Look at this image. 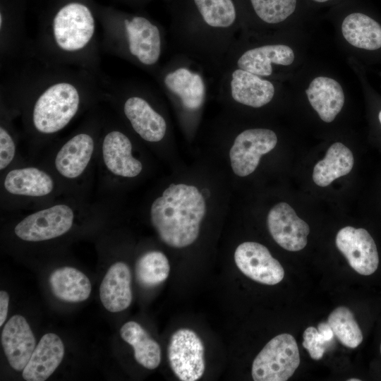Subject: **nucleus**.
<instances>
[{"mask_svg": "<svg viewBox=\"0 0 381 381\" xmlns=\"http://www.w3.org/2000/svg\"><path fill=\"white\" fill-rule=\"evenodd\" d=\"M64 345L54 333H47L37 344L23 370L27 381H44L49 378L61 363L64 356Z\"/></svg>", "mask_w": 381, "mask_h": 381, "instance_id": "19", "label": "nucleus"}, {"mask_svg": "<svg viewBox=\"0 0 381 381\" xmlns=\"http://www.w3.org/2000/svg\"><path fill=\"white\" fill-rule=\"evenodd\" d=\"M205 212V200L197 187L172 183L152 202L150 220L165 244L181 248L197 240Z\"/></svg>", "mask_w": 381, "mask_h": 381, "instance_id": "4", "label": "nucleus"}, {"mask_svg": "<svg viewBox=\"0 0 381 381\" xmlns=\"http://www.w3.org/2000/svg\"><path fill=\"white\" fill-rule=\"evenodd\" d=\"M253 15L265 25L282 23L294 14L298 0H248Z\"/></svg>", "mask_w": 381, "mask_h": 381, "instance_id": "29", "label": "nucleus"}, {"mask_svg": "<svg viewBox=\"0 0 381 381\" xmlns=\"http://www.w3.org/2000/svg\"><path fill=\"white\" fill-rule=\"evenodd\" d=\"M16 152L13 138L8 128L4 124L0 126V169H6L13 161Z\"/></svg>", "mask_w": 381, "mask_h": 381, "instance_id": "31", "label": "nucleus"}, {"mask_svg": "<svg viewBox=\"0 0 381 381\" xmlns=\"http://www.w3.org/2000/svg\"><path fill=\"white\" fill-rule=\"evenodd\" d=\"M99 298L109 312L117 313L132 302L131 272L123 262L114 263L107 270L99 286Z\"/></svg>", "mask_w": 381, "mask_h": 381, "instance_id": "20", "label": "nucleus"}, {"mask_svg": "<svg viewBox=\"0 0 381 381\" xmlns=\"http://www.w3.org/2000/svg\"><path fill=\"white\" fill-rule=\"evenodd\" d=\"M327 323L334 334L345 346L355 349L363 341V334L353 313L346 307L339 306L329 315Z\"/></svg>", "mask_w": 381, "mask_h": 381, "instance_id": "28", "label": "nucleus"}, {"mask_svg": "<svg viewBox=\"0 0 381 381\" xmlns=\"http://www.w3.org/2000/svg\"><path fill=\"white\" fill-rule=\"evenodd\" d=\"M218 95L228 104L259 109L270 104L276 93L266 78L235 68H224L218 76Z\"/></svg>", "mask_w": 381, "mask_h": 381, "instance_id": "7", "label": "nucleus"}, {"mask_svg": "<svg viewBox=\"0 0 381 381\" xmlns=\"http://www.w3.org/2000/svg\"><path fill=\"white\" fill-rule=\"evenodd\" d=\"M135 271L138 282L143 287L152 288L159 285L168 278L170 265L162 252L151 250L138 259Z\"/></svg>", "mask_w": 381, "mask_h": 381, "instance_id": "27", "label": "nucleus"}, {"mask_svg": "<svg viewBox=\"0 0 381 381\" xmlns=\"http://www.w3.org/2000/svg\"><path fill=\"white\" fill-rule=\"evenodd\" d=\"M168 359L176 376L182 381H196L205 370V347L202 339L193 330L181 328L171 337Z\"/></svg>", "mask_w": 381, "mask_h": 381, "instance_id": "10", "label": "nucleus"}, {"mask_svg": "<svg viewBox=\"0 0 381 381\" xmlns=\"http://www.w3.org/2000/svg\"><path fill=\"white\" fill-rule=\"evenodd\" d=\"M1 341L11 367L23 371L36 347L34 334L23 316L15 315L8 320L1 332Z\"/></svg>", "mask_w": 381, "mask_h": 381, "instance_id": "16", "label": "nucleus"}, {"mask_svg": "<svg viewBox=\"0 0 381 381\" xmlns=\"http://www.w3.org/2000/svg\"><path fill=\"white\" fill-rule=\"evenodd\" d=\"M300 364L298 347L288 333L272 338L255 358L251 374L255 381H286Z\"/></svg>", "mask_w": 381, "mask_h": 381, "instance_id": "8", "label": "nucleus"}, {"mask_svg": "<svg viewBox=\"0 0 381 381\" xmlns=\"http://www.w3.org/2000/svg\"><path fill=\"white\" fill-rule=\"evenodd\" d=\"M277 143V134L269 128H253L240 132L229 150L234 173L241 177L252 174L261 157L273 150Z\"/></svg>", "mask_w": 381, "mask_h": 381, "instance_id": "11", "label": "nucleus"}, {"mask_svg": "<svg viewBox=\"0 0 381 381\" xmlns=\"http://www.w3.org/2000/svg\"><path fill=\"white\" fill-rule=\"evenodd\" d=\"M102 19V52L120 58L154 76L167 48L164 28L143 15L108 13Z\"/></svg>", "mask_w": 381, "mask_h": 381, "instance_id": "3", "label": "nucleus"}, {"mask_svg": "<svg viewBox=\"0 0 381 381\" xmlns=\"http://www.w3.org/2000/svg\"><path fill=\"white\" fill-rule=\"evenodd\" d=\"M169 31L174 52L193 59L218 77L240 25L234 0H189Z\"/></svg>", "mask_w": 381, "mask_h": 381, "instance_id": "2", "label": "nucleus"}, {"mask_svg": "<svg viewBox=\"0 0 381 381\" xmlns=\"http://www.w3.org/2000/svg\"><path fill=\"white\" fill-rule=\"evenodd\" d=\"M73 220L72 208L59 204L28 215L16 224L14 233L25 241L50 240L68 231Z\"/></svg>", "mask_w": 381, "mask_h": 381, "instance_id": "12", "label": "nucleus"}, {"mask_svg": "<svg viewBox=\"0 0 381 381\" xmlns=\"http://www.w3.org/2000/svg\"><path fill=\"white\" fill-rule=\"evenodd\" d=\"M317 329L323 337V338L330 344L333 340L334 334L327 322L319 323Z\"/></svg>", "mask_w": 381, "mask_h": 381, "instance_id": "33", "label": "nucleus"}, {"mask_svg": "<svg viewBox=\"0 0 381 381\" xmlns=\"http://www.w3.org/2000/svg\"><path fill=\"white\" fill-rule=\"evenodd\" d=\"M52 177L35 167L11 170L6 176L4 186L13 195L41 197L49 194L54 188Z\"/></svg>", "mask_w": 381, "mask_h": 381, "instance_id": "22", "label": "nucleus"}, {"mask_svg": "<svg viewBox=\"0 0 381 381\" xmlns=\"http://www.w3.org/2000/svg\"><path fill=\"white\" fill-rule=\"evenodd\" d=\"M267 224L271 236L284 249L298 251L306 247L309 226L289 204L282 202L274 205L267 214Z\"/></svg>", "mask_w": 381, "mask_h": 381, "instance_id": "15", "label": "nucleus"}, {"mask_svg": "<svg viewBox=\"0 0 381 381\" xmlns=\"http://www.w3.org/2000/svg\"><path fill=\"white\" fill-rule=\"evenodd\" d=\"M303 337V346L307 349L310 357L316 361L321 359L329 344L314 327L306 328Z\"/></svg>", "mask_w": 381, "mask_h": 381, "instance_id": "30", "label": "nucleus"}, {"mask_svg": "<svg viewBox=\"0 0 381 381\" xmlns=\"http://www.w3.org/2000/svg\"><path fill=\"white\" fill-rule=\"evenodd\" d=\"M336 246L349 265L358 274L370 275L377 269V247L365 229L350 226L341 229L336 236Z\"/></svg>", "mask_w": 381, "mask_h": 381, "instance_id": "14", "label": "nucleus"}, {"mask_svg": "<svg viewBox=\"0 0 381 381\" xmlns=\"http://www.w3.org/2000/svg\"><path fill=\"white\" fill-rule=\"evenodd\" d=\"M378 118H379L380 123L381 124V111L379 113Z\"/></svg>", "mask_w": 381, "mask_h": 381, "instance_id": "36", "label": "nucleus"}, {"mask_svg": "<svg viewBox=\"0 0 381 381\" xmlns=\"http://www.w3.org/2000/svg\"><path fill=\"white\" fill-rule=\"evenodd\" d=\"M95 148L93 135L83 131L70 138L57 152L54 164L57 171L67 179L80 176L87 167Z\"/></svg>", "mask_w": 381, "mask_h": 381, "instance_id": "18", "label": "nucleus"}, {"mask_svg": "<svg viewBox=\"0 0 381 381\" xmlns=\"http://www.w3.org/2000/svg\"><path fill=\"white\" fill-rule=\"evenodd\" d=\"M380 353H381V344H380Z\"/></svg>", "mask_w": 381, "mask_h": 381, "instance_id": "37", "label": "nucleus"}, {"mask_svg": "<svg viewBox=\"0 0 381 381\" xmlns=\"http://www.w3.org/2000/svg\"><path fill=\"white\" fill-rule=\"evenodd\" d=\"M353 163L351 151L344 144L335 143L329 147L325 158L315 166L313 181L319 186H327L335 179L348 174Z\"/></svg>", "mask_w": 381, "mask_h": 381, "instance_id": "25", "label": "nucleus"}, {"mask_svg": "<svg viewBox=\"0 0 381 381\" xmlns=\"http://www.w3.org/2000/svg\"><path fill=\"white\" fill-rule=\"evenodd\" d=\"M1 99L20 107L28 130L51 135L66 127L85 106L104 99L99 75L48 65L32 56L1 66Z\"/></svg>", "mask_w": 381, "mask_h": 381, "instance_id": "1", "label": "nucleus"}, {"mask_svg": "<svg viewBox=\"0 0 381 381\" xmlns=\"http://www.w3.org/2000/svg\"><path fill=\"white\" fill-rule=\"evenodd\" d=\"M294 60V53L287 45L265 43L248 46L236 39L227 54L223 69L235 67L268 78L273 75L274 66H289Z\"/></svg>", "mask_w": 381, "mask_h": 381, "instance_id": "9", "label": "nucleus"}, {"mask_svg": "<svg viewBox=\"0 0 381 381\" xmlns=\"http://www.w3.org/2000/svg\"><path fill=\"white\" fill-rule=\"evenodd\" d=\"M49 282L53 294L64 301L82 302L91 294L92 286L88 277L72 267H62L54 270Z\"/></svg>", "mask_w": 381, "mask_h": 381, "instance_id": "24", "label": "nucleus"}, {"mask_svg": "<svg viewBox=\"0 0 381 381\" xmlns=\"http://www.w3.org/2000/svg\"><path fill=\"white\" fill-rule=\"evenodd\" d=\"M360 380H361L360 379H356V378H351L348 380V381H360Z\"/></svg>", "mask_w": 381, "mask_h": 381, "instance_id": "35", "label": "nucleus"}, {"mask_svg": "<svg viewBox=\"0 0 381 381\" xmlns=\"http://www.w3.org/2000/svg\"><path fill=\"white\" fill-rule=\"evenodd\" d=\"M9 303L8 294L4 290L0 291V326L1 327L6 320Z\"/></svg>", "mask_w": 381, "mask_h": 381, "instance_id": "32", "label": "nucleus"}, {"mask_svg": "<svg viewBox=\"0 0 381 381\" xmlns=\"http://www.w3.org/2000/svg\"><path fill=\"white\" fill-rule=\"evenodd\" d=\"M306 93L310 104L325 122H332L344 106L342 87L332 78L325 76L314 78Z\"/></svg>", "mask_w": 381, "mask_h": 381, "instance_id": "21", "label": "nucleus"}, {"mask_svg": "<svg viewBox=\"0 0 381 381\" xmlns=\"http://www.w3.org/2000/svg\"><path fill=\"white\" fill-rule=\"evenodd\" d=\"M120 336L134 350L136 361L147 369L157 368L161 361V348L143 327L135 321H128L120 329Z\"/></svg>", "mask_w": 381, "mask_h": 381, "instance_id": "26", "label": "nucleus"}, {"mask_svg": "<svg viewBox=\"0 0 381 381\" xmlns=\"http://www.w3.org/2000/svg\"><path fill=\"white\" fill-rule=\"evenodd\" d=\"M341 32L353 47L367 50L381 47V25L363 13H349L342 20Z\"/></svg>", "mask_w": 381, "mask_h": 381, "instance_id": "23", "label": "nucleus"}, {"mask_svg": "<svg viewBox=\"0 0 381 381\" xmlns=\"http://www.w3.org/2000/svg\"><path fill=\"white\" fill-rule=\"evenodd\" d=\"M237 267L246 277L263 284L274 285L284 277V270L263 245L252 241L241 243L234 252Z\"/></svg>", "mask_w": 381, "mask_h": 381, "instance_id": "13", "label": "nucleus"}, {"mask_svg": "<svg viewBox=\"0 0 381 381\" xmlns=\"http://www.w3.org/2000/svg\"><path fill=\"white\" fill-rule=\"evenodd\" d=\"M104 99L119 107L133 131L143 140L158 143L166 136V117L157 109V95L147 83L134 80H118L102 71L99 75Z\"/></svg>", "mask_w": 381, "mask_h": 381, "instance_id": "5", "label": "nucleus"}, {"mask_svg": "<svg viewBox=\"0 0 381 381\" xmlns=\"http://www.w3.org/2000/svg\"><path fill=\"white\" fill-rule=\"evenodd\" d=\"M314 3L316 4H324V3H328L329 1H332L333 0H310Z\"/></svg>", "mask_w": 381, "mask_h": 381, "instance_id": "34", "label": "nucleus"}, {"mask_svg": "<svg viewBox=\"0 0 381 381\" xmlns=\"http://www.w3.org/2000/svg\"><path fill=\"white\" fill-rule=\"evenodd\" d=\"M133 145L128 136L118 128L109 129L102 143V158L113 174L133 178L140 174L143 164L132 155Z\"/></svg>", "mask_w": 381, "mask_h": 381, "instance_id": "17", "label": "nucleus"}, {"mask_svg": "<svg viewBox=\"0 0 381 381\" xmlns=\"http://www.w3.org/2000/svg\"><path fill=\"white\" fill-rule=\"evenodd\" d=\"M204 67L186 54L174 52L153 76L159 89L183 113L196 114L202 109L208 85Z\"/></svg>", "mask_w": 381, "mask_h": 381, "instance_id": "6", "label": "nucleus"}]
</instances>
